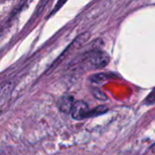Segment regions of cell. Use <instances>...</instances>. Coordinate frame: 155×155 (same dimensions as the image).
<instances>
[{
	"label": "cell",
	"mask_w": 155,
	"mask_h": 155,
	"mask_svg": "<svg viewBox=\"0 0 155 155\" xmlns=\"http://www.w3.org/2000/svg\"><path fill=\"white\" fill-rule=\"evenodd\" d=\"M90 69H100L105 67L110 62V56L103 51L94 50L87 54L83 60Z\"/></svg>",
	"instance_id": "obj_1"
},
{
	"label": "cell",
	"mask_w": 155,
	"mask_h": 155,
	"mask_svg": "<svg viewBox=\"0 0 155 155\" xmlns=\"http://www.w3.org/2000/svg\"><path fill=\"white\" fill-rule=\"evenodd\" d=\"M88 112H89L88 105L83 101H77L74 103L71 109L72 116L75 120H83L87 118Z\"/></svg>",
	"instance_id": "obj_2"
},
{
	"label": "cell",
	"mask_w": 155,
	"mask_h": 155,
	"mask_svg": "<svg viewBox=\"0 0 155 155\" xmlns=\"http://www.w3.org/2000/svg\"><path fill=\"white\" fill-rule=\"evenodd\" d=\"M73 104H74V99L70 95H64L58 101V107H59L60 111H62L64 113L71 112Z\"/></svg>",
	"instance_id": "obj_3"
},
{
	"label": "cell",
	"mask_w": 155,
	"mask_h": 155,
	"mask_svg": "<svg viewBox=\"0 0 155 155\" xmlns=\"http://www.w3.org/2000/svg\"><path fill=\"white\" fill-rule=\"evenodd\" d=\"M107 108L105 106H99V107H96L94 108V110L88 112V114H87V118L89 117H94V116H97V115H100V114H103L104 113L107 112Z\"/></svg>",
	"instance_id": "obj_4"
},
{
	"label": "cell",
	"mask_w": 155,
	"mask_h": 155,
	"mask_svg": "<svg viewBox=\"0 0 155 155\" xmlns=\"http://www.w3.org/2000/svg\"><path fill=\"white\" fill-rule=\"evenodd\" d=\"M108 78H110V75L107 74H97L93 75L91 77V80L94 83L100 84V83H103V82L106 81Z\"/></svg>",
	"instance_id": "obj_5"
},
{
	"label": "cell",
	"mask_w": 155,
	"mask_h": 155,
	"mask_svg": "<svg viewBox=\"0 0 155 155\" xmlns=\"http://www.w3.org/2000/svg\"><path fill=\"white\" fill-rule=\"evenodd\" d=\"M94 95L95 97H97L98 99H103V100L106 99V96H105L99 89H94Z\"/></svg>",
	"instance_id": "obj_6"
},
{
	"label": "cell",
	"mask_w": 155,
	"mask_h": 155,
	"mask_svg": "<svg viewBox=\"0 0 155 155\" xmlns=\"http://www.w3.org/2000/svg\"><path fill=\"white\" fill-rule=\"evenodd\" d=\"M66 1H67V0H58L57 4L55 5L54 8V10L52 11V13H51V14H54V13H55L58 9H60V8L63 6V5H64ZM51 14H50V15H51Z\"/></svg>",
	"instance_id": "obj_7"
},
{
	"label": "cell",
	"mask_w": 155,
	"mask_h": 155,
	"mask_svg": "<svg viewBox=\"0 0 155 155\" xmlns=\"http://www.w3.org/2000/svg\"><path fill=\"white\" fill-rule=\"evenodd\" d=\"M146 102L147 103H153L155 102V88L151 92V94L148 95V97L146 98Z\"/></svg>",
	"instance_id": "obj_8"
},
{
	"label": "cell",
	"mask_w": 155,
	"mask_h": 155,
	"mask_svg": "<svg viewBox=\"0 0 155 155\" xmlns=\"http://www.w3.org/2000/svg\"><path fill=\"white\" fill-rule=\"evenodd\" d=\"M151 149H152V151H153V153H155V144H154V145H153V146H152V148H151Z\"/></svg>",
	"instance_id": "obj_9"
}]
</instances>
